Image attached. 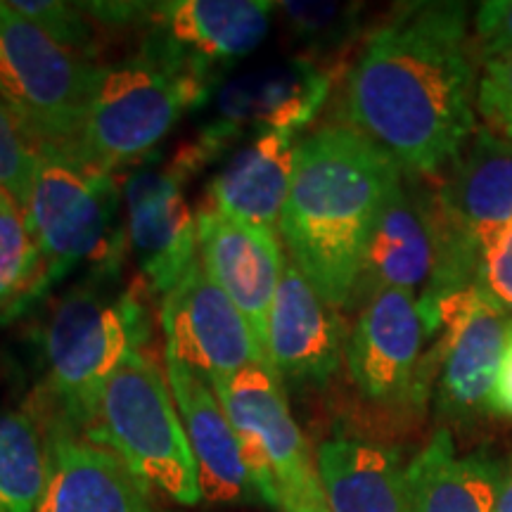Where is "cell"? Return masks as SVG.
<instances>
[{
	"label": "cell",
	"mask_w": 512,
	"mask_h": 512,
	"mask_svg": "<svg viewBox=\"0 0 512 512\" xmlns=\"http://www.w3.org/2000/svg\"><path fill=\"white\" fill-rule=\"evenodd\" d=\"M472 290L503 316L512 313V223L486 245Z\"/></svg>",
	"instance_id": "f1b7e54d"
},
{
	"label": "cell",
	"mask_w": 512,
	"mask_h": 512,
	"mask_svg": "<svg viewBox=\"0 0 512 512\" xmlns=\"http://www.w3.org/2000/svg\"><path fill=\"white\" fill-rule=\"evenodd\" d=\"M214 81L147 34L136 55L100 69L72 159L105 174L140 162L185 112L207 105Z\"/></svg>",
	"instance_id": "277c9868"
},
{
	"label": "cell",
	"mask_w": 512,
	"mask_h": 512,
	"mask_svg": "<svg viewBox=\"0 0 512 512\" xmlns=\"http://www.w3.org/2000/svg\"><path fill=\"white\" fill-rule=\"evenodd\" d=\"M12 10L46 34L64 50L91 60L95 53V24L79 8V3L64 0H8Z\"/></svg>",
	"instance_id": "484cf974"
},
{
	"label": "cell",
	"mask_w": 512,
	"mask_h": 512,
	"mask_svg": "<svg viewBox=\"0 0 512 512\" xmlns=\"http://www.w3.org/2000/svg\"><path fill=\"white\" fill-rule=\"evenodd\" d=\"M482 64L512 55V0H486L475 12V50Z\"/></svg>",
	"instance_id": "f546056e"
},
{
	"label": "cell",
	"mask_w": 512,
	"mask_h": 512,
	"mask_svg": "<svg viewBox=\"0 0 512 512\" xmlns=\"http://www.w3.org/2000/svg\"><path fill=\"white\" fill-rule=\"evenodd\" d=\"M427 181L401 176L392 190L368 242L351 306L382 290H403L415 297L430 285L437 266V228Z\"/></svg>",
	"instance_id": "2e32d148"
},
{
	"label": "cell",
	"mask_w": 512,
	"mask_h": 512,
	"mask_svg": "<svg viewBox=\"0 0 512 512\" xmlns=\"http://www.w3.org/2000/svg\"><path fill=\"white\" fill-rule=\"evenodd\" d=\"M297 145V136L287 131L247 138L211 176L207 207L278 233L292 185Z\"/></svg>",
	"instance_id": "ffe728a7"
},
{
	"label": "cell",
	"mask_w": 512,
	"mask_h": 512,
	"mask_svg": "<svg viewBox=\"0 0 512 512\" xmlns=\"http://www.w3.org/2000/svg\"><path fill=\"white\" fill-rule=\"evenodd\" d=\"M283 19V29L302 57L330 67L344 50L354 46L361 34V12L358 3H325V0H285L275 10ZM332 69V67H330Z\"/></svg>",
	"instance_id": "cb8c5ba5"
},
{
	"label": "cell",
	"mask_w": 512,
	"mask_h": 512,
	"mask_svg": "<svg viewBox=\"0 0 512 512\" xmlns=\"http://www.w3.org/2000/svg\"><path fill=\"white\" fill-rule=\"evenodd\" d=\"M164 370L195 458L202 501L214 505L261 503L240 441L214 387L169 354H164Z\"/></svg>",
	"instance_id": "e0dca14e"
},
{
	"label": "cell",
	"mask_w": 512,
	"mask_h": 512,
	"mask_svg": "<svg viewBox=\"0 0 512 512\" xmlns=\"http://www.w3.org/2000/svg\"><path fill=\"white\" fill-rule=\"evenodd\" d=\"M430 339L418 297L382 290L361 304L347 339L349 377L368 403L420 411L430 396L434 366L422 347Z\"/></svg>",
	"instance_id": "30bf717a"
},
{
	"label": "cell",
	"mask_w": 512,
	"mask_h": 512,
	"mask_svg": "<svg viewBox=\"0 0 512 512\" xmlns=\"http://www.w3.org/2000/svg\"><path fill=\"white\" fill-rule=\"evenodd\" d=\"M505 465L479 448L458 456L448 430H439L406 465V512H494Z\"/></svg>",
	"instance_id": "44dd1931"
},
{
	"label": "cell",
	"mask_w": 512,
	"mask_h": 512,
	"mask_svg": "<svg viewBox=\"0 0 512 512\" xmlns=\"http://www.w3.org/2000/svg\"><path fill=\"white\" fill-rule=\"evenodd\" d=\"M332 81L335 72L330 67L302 55L223 81L211 93L197 138L178 152L174 164L192 176L226 147L259 133L287 131L297 136L323 110Z\"/></svg>",
	"instance_id": "ba28073f"
},
{
	"label": "cell",
	"mask_w": 512,
	"mask_h": 512,
	"mask_svg": "<svg viewBox=\"0 0 512 512\" xmlns=\"http://www.w3.org/2000/svg\"><path fill=\"white\" fill-rule=\"evenodd\" d=\"M316 470L330 512H406L399 451L356 437L325 439Z\"/></svg>",
	"instance_id": "7402d4cb"
},
{
	"label": "cell",
	"mask_w": 512,
	"mask_h": 512,
	"mask_svg": "<svg viewBox=\"0 0 512 512\" xmlns=\"http://www.w3.org/2000/svg\"><path fill=\"white\" fill-rule=\"evenodd\" d=\"M401 169L382 147L344 124L299 138L278 233L290 259L339 311L351 299L368 242Z\"/></svg>",
	"instance_id": "7a4b0ae2"
},
{
	"label": "cell",
	"mask_w": 512,
	"mask_h": 512,
	"mask_svg": "<svg viewBox=\"0 0 512 512\" xmlns=\"http://www.w3.org/2000/svg\"><path fill=\"white\" fill-rule=\"evenodd\" d=\"M275 8L273 0H166L152 8L150 34L214 76L216 64L252 55L266 41Z\"/></svg>",
	"instance_id": "ac0fdd59"
},
{
	"label": "cell",
	"mask_w": 512,
	"mask_h": 512,
	"mask_svg": "<svg viewBox=\"0 0 512 512\" xmlns=\"http://www.w3.org/2000/svg\"><path fill=\"white\" fill-rule=\"evenodd\" d=\"M12 200V197L8 195V192H5L3 188H0V207H3V204H8Z\"/></svg>",
	"instance_id": "836d02e7"
},
{
	"label": "cell",
	"mask_w": 512,
	"mask_h": 512,
	"mask_svg": "<svg viewBox=\"0 0 512 512\" xmlns=\"http://www.w3.org/2000/svg\"><path fill=\"white\" fill-rule=\"evenodd\" d=\"M197 219V256L209 278L228 294L268 358V316L283 280L287 252L275 230L204 207ZM271 366V363H268Z\"/></svg>",
	"instance_id": "9a60e30c"
},
{
	"label": "cell",
	"mask_w": 512,
	"mask_h": 512,
	"mask_svg": "<svg viewBox=\"0 0 512 512\" xmlns=\"http://www.w3.org/2000/svg\"><path fill=\"white\" fill-rule=\"evenodd\" d=\"M36 152L24 216L41 254V278L29 306L86 261H93V268L121 266L128 247L117 228L121 192L114 174L83 166L48 147Z\"/></svg>",
	"instance_id": "8992f818"
},
{
	"label": "cell",
	"mask_w": 512,
	"mask_h": 512,
	"mask_svg": "<svg viewBox=\"0 0 512 512\" xmlns=\"http://www.w3.org/2000/svg\"><path fill=\"white\" fill-rule=\"evenodd\" d=\"M159 323L164 354L178 358L209 384L228 380L245 368H271L245 316L209 278L200 256L159 302Z\"/></svg>",
	"instance_id": "8fae6325"
},
{
	"label": "cell",
	"mask_w": 512,
	"mask_h": 512,
	"mask_svg": "<svg viewBox=\"0 0 512 512\" xmlns=\"http://www.w3.org/2000/svg\"><path fill=\"white\" fill-rule=\"evenodd\" d=\"M119 280L121 266L91 268L53 304L41 330L46 380L31 408L46 427L86 437L114 370L150 342V294L140 280L126 287Z\"/></svg>",
	"instance_id": "3957f363"
},
{
	"label": "cell",
	"mask_w": 512,
	"mask_h": 512,
	"mask_svg": "<svg viewBox=\"0 0 512 512\" xmlns=\"http://www.w3.org/2000/svg\"><path fill=\"white\" fill-rule=\"evenodd\" d=\"M342 311L325 302L287 256L268 316V363L283 387H325L347 354Z\"/></svg>",
	"instance_id": "5bb4252c"
},
{
	"label": "cell",
	"mask_w": 512,
	"mask_h": 512,
	"mask_svg": "<svg viewBox=\"0 0 512 512\" xmlns=\"http://www.w3.org/2000/svg\"><path fill=\"white\" fill-rule=\"evenodd\" d=\"M86 439L110 448L140 482L174 503H202L197 465L166 370L147 351H131L114 370Z\"/></svg>",
	"instance_id": "5b68a950"
},
{
	"label": "cell",
	"mask_w": 512,
	"mask_h": 512,
	"mask_svg": "<svg viewBox=\"0 0 512 512\" xmlns=\"http://www.w3.org/2000/svg\"><path fill=\"white\" fill-rule=\"evenodd\" d=\"M41 278V254L24 209L15 200L0 207V318L22 316Z\"/></svg>",
	"instance_id": "d4e9b609"
},
{
	"label": "cell",
	"mask_w": 512,
	"mask_h": 512,
	"mask_svg": "<svg viewBox=\"0 0 512 512\" xmlns=\"http://www.w3.org/2000/svg\"><path fill=\"white\" fill-rule=\"evenodd\" d=\"M439 342L432 349L434 401L441 418L472 422L491 413L510 316L491 309L467 290L439 309Z\"/></svg>",
	"instance_id": "7c38bea8"
},
{
	"label": "cell",
	"mask_w": 512,
	"mask_h": 512,
	"mask_svg": "<svg viewBox=\"0 0 512 512\" xmlns=\"http://www.w3.org/2000/svg\"><path fill=\"white\" fill-rule=\"evenodd\" d=\"M100 69L0 0V100L36 150L48 147L72 159Z\"/></svg>",
	"instance_id": "52a82bcc"
},
{
	"label": "cell",
	"mask_w": 512,
	"mask_h": 512,
	"mask_svg": "<svg viewBox=\"0 0 512 512\" xmlns=\"http://www.w3.org/2000/svg\"><path fill=\"white\" fill-rule=\"evenodd\" d=\"M475 107L486 131L512 140V55L484 64L477 81Z\"/></svg>",
	"instance_id": "83f0119b"
},
{
	"label": "cell",
	"mask_w": 512,
	"mask_h": 512,
	"mask_svg": "<svg viewBox=\"0 0 512 512\" xmlns=\"http://www.w3.org/2000/svg\"><path fill=\"white\" fill-rule=\"evenodd\" d=\"M489 408H491V413L512 418V318L508 323V337H505L501 368H498Z\"/></svg>",
	"instance_id": "4dcf8cb0"
},
{
	"label": "cell",
	"mask_w": 512,
	"mask_h": 512,
	"mask_svg": "<svg viewBox=\"0 0 512 512\" xmlns=\"http://www.w3.org/2000/svg\"><path fill=\"white\" fill-rule=\"evenodd\" d=\"M287 512H330V510H328V503H320V505H297V508Z\"/></svg>",
	"instance_id": "d6a6232c"
},
{
	"label": "cell",
	"mask_w": 512,
	"mask_h": 512,
	"mask_svg": "<svg viewBox=\"0 0 512 512\" xmlns=\"http://www.w3.org/2000/svg\"><path fill=\"white\" fill-rule=\"evenodd\" d=\"M36 157V147L24 136L8 105L0 100V188L22 209L31 195Z\"/></svg>",
	"instance_id": "4316f807"
},
{
	"label": "cell",
	"mask_w": 512,
	"mask_h": 512,
	"mask_svg": "<svg viewBox=\"0 0 512 512\" xmlns=\"http://www.w3.org/2000/svg\"><path fill=\"white\" fill-rule=\"evenodd\" d=\"M50 475L48 432L36 413L0 408V512H36Z\"/></svg>",
	"instance_id": "603a6c76"
},
{
	"label": "cell",
	"mask_w": 512,
	"mask_h": 512,
	"mask_svg": "<svg viewBox=\"0 0 512 512\" xmlns=\"http://www.w3.org/2000/svg\"><path fill=\"white\" fill-rule=\"evenodd\" d=\"M494 512H512V453L505 463V475H503V484L501 491H498V501Z\"/></svg>",
	"instance_id": "1f68e13d"
},
{
	"label": "cell",
	"mask_w": 512,
	"mask_h": 512,
	"mask_svg": "<svg viewBox=\"0 0 512 512\" xmlns=\"http://www.w3.org/2000/svg\"><path fill=\"white\" fill-rule=\"evenodd\" d=\"M465 3H406L370 31L344 79V126L403 176L437 178L475 136V62Z\"/></svg>",
	"instance_id": "6da1fadb"
},
{
	"label": "cell",
	"mask_w": 512,
	"mask_h": 512,
	"mask_svg": "<svg viewBox=\"0 0 512 512\" xmlns=\"http://www.w3.org/2000/svg\"><path fill=\"white\" fill-rule=\"evenodd\" d=\"M46 432L50 475L36 512H157L150 486L110 448L57 427Z\"/></svg>",
	"instance_id": "d6986e66"
},
{
	"label": "cell",
	"mask_w": 512,
	"mask_h": 512,
	"mask_svg": "<svg viewBox=\"0 0 512 512\" xmlns=\"http://www.w3.org/2000/svg\"><path fill=\"white\" fill-rule=\"evenodd\" d=\"M178 166H138L124 183L126 245L140 283L157 302L197 259V219L185 200Z\"/></svg>",
	"instance_id": "4fadbf2b"
},
{
	"label": "cell",
	"mask_w": 512,
	"mask_h": 512,
	"mask_svg": "<svg viewBox=\"0 0 512 512\" xmlns=\"http://www.w3.org/2000/svg\"><path fill=\"white\" fill-rule=\"evenodd\" d=\"M211 387L240 441L261 503L278 512L325 503L316 460L278 375L254 366Z\"/></svg>",
	"instance_id": "9c48e42d"
}]
</instances>
